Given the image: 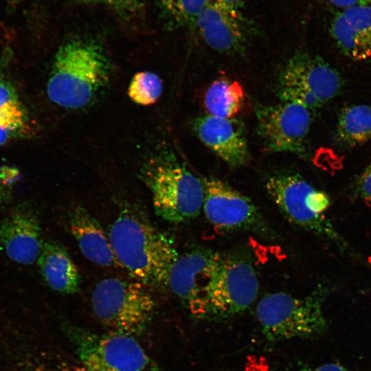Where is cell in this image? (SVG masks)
Returning <instances> with one entry per match:
<instances>
[{"mask_svg":"<svg viewBox=\"0 0 371 371\" xmlns=\"http://www.w3.org/2000/svg\"><path fill=\"white\" fill-rule=\"evenodd\" d=\"M23 104L13 84L0 75V111Z\"/></svg>","mask_w":371,"mask_h":371,"instance_id":"cell-25","label":"cell"},{"mask_svg":"<svg viewBox=\"0 0 371 371\" xmlns=\"http://www.w3.org/2000/svg\"><path fill=\"white\" fill-rule=\"evenodd\" d=\"M109 238L120 267L146 286L167 289L171 268L180 253L168 237L142 217L122 213Z\"/></svg>","mask_w":371,"mask_h":371,"instance_id":"cell-2","label":"cell"},{"mask_svg":"<svg viewBox=\"0 0 371 371\" xmlns=\"http://www.w3.org/2000/svg\"><path fill=\"white\" fill-rule=\"evenodd\" d=\"M43 243L39 220L25 204L14 207L0 223V245L16 263L33 264L38 260Z\"/></svg>","mask_w":371,"mask_h":371,"instance_id":"cell-13","label":"cell"},{"mask_svg":"<svg viewBox=\"0 0 371 371\" xmlns=\"http://www.w3.org/2000/svg\"><path fill=\"white\" fill-rule=\"evenodd\" d=\"M32 125L23 104L0 111V146L29 136Z\"/></svg>","mask_w":371,"mask_h":371,"instance_id":"cell-21","label":"cell"},{"mask_svg":"<svg viewBox=\"0 0 371 371\" xmlns=\"http://www.w3.org/2000/svg\"><path fill=\"white\" fill-rule=\"evenodd\" d=\"M343 85L338 71L323 58L298 51L280 72L277 90L283 102H297L311 110L336 97Z\"/></svg>","mask_w":371,"mask_h":371,"instance_id":"cell-8","label":"cell"},{"mask_svg":"<svg viewBox=\"0 0 371 371\" xmlns=\"http://www.w3.org/2000/svg\"><path fill=\"white\" fill-rule=\"evenodd\" d=\"M69 227L81 252L89 260L102 267L120 266L109 236L85 208L74 207L70 214Z\"/></svg>","mask_w":371,"mask_h":371,"instance_id":"cell-16","label":"cell"},{"mask_svg":"<svg viewBox=\"0 0 371 371\" xmlns=\"http://www.w3.org/2000/svg\"><path fill=\"white\" fill-rule=\"evenodd\" d=\"M110 60L102 46L91 38H73L58 48L47 85L49 99L66 109L89 105L108 85Z\"/></svg>","mask_w":371,"mask_h":371,"instance_id":"cell-1","label":"cell"},{"mask_svg":"<svg viewBox=\"0 0 371 371\" xmlns=\"http://www.w3.org/2000/svg\"><path fill=\"white\" fill-rule=\"evenodd\" d=\"M329 31L337 46L355 61L371 58V3L337 11Z\"/></svg>","mask_w":371,"mask_h":371,"instance_id":"cell-15","label":"cell"},{"mask_svg":"<svg viewBox=\"0 0 371 371\" xmlns=\"http://www.w3.org/2000/svg\"><path fill=\"white\" fill-rule=\"evenodd\" d=\"M193 129L200 140L229 165L240 166L248 161L247 139L239 121L206 115L194 120Z\"/></svg>","mask_w":371,"mask_h":371,"instance_id":"cell-14","label":"cell"},{"mask_svg":"<svg viewBox=\"0 0 371 371\" xmlns=\"http://www.w3.org/2000/svg\"><path fill=\"white\" fill-rule=\"evenodd\" d=\"M37 262L42 277L51 289L64 294L79 291V271L63 246L54 241L44 242Z\"/></svg>","mask_w":371,"mask_h":371,"instance_id":"cell-17","label":"cell"},{"mask_svg":"<svg viewBox=\"0 0 371 371\" xmlns=\"http://www.w3.org/2000/svg\"><path fill=\"white\" fill-rule=\"evenodd\" d=\"M329 293V288L320 286L304 297L284 292L265 295L256 308V319L265 339L277 342L324 333L327 322L322 308Z\"/></svg>","mask_w":371,"mask_h":371,"instance_id":"cell-4","label":"cell"},{"mask_svg":"<svg viewBox=\"0 0 371 371\" xmlns=\"http://www.w3.org/2000/svg\"><path fill=\"white\" fill-rule=\"evenodd\" d=\"M352 190L355 198L371 205V163L356 178Z\"/></svg>","mask_w":371,"mask_h":371,"instance_id":"cell-24","label":"cell"},{"mask_svg":"<svg viewBox=\"0 0 371 371\" xmlns=\"http://www.w3.org/2000/svg\"><path fill=\"white\" fill-rule=\"evenodd\" d=\"M229 8L240 12L247 0H212Z\"/></svg>","mask_w":371,"mask_h":371,"instance_id":"cell-28","label":"cell"},{"mask_svg":"<svg viewBox=\"0 0 371 371\" xmlns=\"http://www.w3.org/2000/svg\"><path fill=\"white\" fill-rule=\"evenodd\" d=\"M210 0H155L165 25L170 30L193 29L195 21Z\"/></svg>","mask_w":371,"mask_h":371,"instance_id":"cell-20","label":"cell"},{"mask_svg":"<svg viewBox=\"0 0 371 371\" xmlns=\"http://www.w3.org/2000/svg\"><path fill=\"white\" fill-rule=\"evenodd\" d=\"M146 285L138 281L108 278L91 294L93 311L111 333L135 336L143 332L153 316L155 303Z\"/></svg>","mask_w":371,"mask_h":371,"instance_id":"cell-6","label":"cell"},{"mask_svg":"<svg viewBox=\"0 0 371 371\" xmlns=\"http://www.w3.org/2000/svg\"><path fill=\"white\" fill-rule=\"evenodd\" d=\"M71 337L87 371H165L133 336L73 329Z\"/></svg>","mask_w":371,"mask_h":371,"instance_id":"cell-9","label":"cell"},{"mask_svg":"<svg viewBox=\"0 0 371 371\" xmlns=\"http://www.w3.org/2000/svg\"><path fill=\"white\" fill-rule=\"evenodd\" d=\"M256 271L245 260L221 256L203 295V318L223 319L246 310L257 297Z\"/></svg>","mask_w":371,"mask_h":371,"instance_id":"cell-7","label":"cell"},{"mask_svg":"<svg viewBox=\"0 0 371 371\" xmlns=\"http://www.w3.org/2000/svg\"><path fill=\"white\" fill-rule=\"evenodd\" d=\"M140 177L150 192L155 213L163 219L185 222L203 209L202 180L173 157L161 153L150 157L141 168Z\"/></svg>","mask_w":371,"mask_h":371,"instance_id":"cell-3","label":"cell"},{"mask_svg":"<svg viewBox=\"0 0 371 371\" xmlns=\"http://www.w3.org/2000/svg\"><path fill=\"white\" fill-rule=\"evenodd\" d=\"M258 133L267 150L303 154L311 123V110L294 102L257 109Z\"/></svg>","mask_w":371,"mask_h":371,"instance_id":"cell-11","label":"cell"},{"mask_svg":"<svg viewBox=\"0 0 371 371\" xmlns=\"http://www.w3.org/2000/svg\"><path fill=\"white\" fill-rule=\"evenodd\" d=\"M336 139L348 147L371 139V106L352 104L343 108L338 116Z\"/></svg>","mask_w":371,"mask_h":371,"instance_id":"cell-19","label":"cell"},{"mask_svg":"<svg viewBox=\"0 0 371 371\" xmlns=\"http://www.w3.org/2000/svg\"><path fill=\"white\" fill-rule=\"evenodd\" d=\"M283 371V370H281ZM284 371H348L344 366L339 363H326L318 366H311L305 364L298 365L292 369H286Z\"/></svg>","mask_w":371,"mask_h":371,"instance_id":"cell-26","label":"cell"},{"mask_svg":"<svg viewBox=\"0 0 371 371\" xmlns=\"http://www.w3.org/2000/svg\"><path fill=\"white\" fill-rule=\"evenodd\" d=\"M193 29L217 52L235 54L245 51L247 30L240 12L210 0L198 15Z\"/></svg>","mask_w":371,"mask_h":371,"instance_id":"cell-12","label":"cell"},{"mask_svg":"<svg viewBox=\"0 0 371 371\" xmlns=\"http://www.w3.org/2000/svg\"><path fill=\"white\" fill-rule=\"evenodd\" d=\"M273 201L291 223L346 248L348 245L326 217L331 201L329 196L298 174L270 177L265 184Z\"/></svg>","mask_w":371,"mask_h":371,"instance_id":"cell-5","label":"cell"},{"mask_svg":"<svg viewBox=\"0 0 371 371\" xmlns=\"http://www.w3.org/2000/svg\"><path fill=\"white\" fill-rule=\"evenodd\" d=\"M163 89L161 79L150 71L135 74L129 85L128 95L135 103L150 105L160 97Z\"/></svg>","mask_w":371,"mask_h":371,"instance_id":"cell-22","label":"cell"},{"mask_svg":"<svg viewBox=\"0 0 371 371\" xmlns=\"http://www.w3.org/2000/svg\"><path fill=\"white\" fill-rule=\"evenodd\" d=\"M202 182V210L207 221L216 228L225 231L266 229L260 212L249 197L214 177H205Z\"/></svg>","mask_w":371,"mask_h":371,"instance_id":"cell-10","label":"cell"},{"mask_svg":"<svg viewBox=\"0 0 371 371\" xmlns=\"http://www.w3.org/2000/svg\"><path fill=\"white\" fill-rule=\"evenodd\" d=\"M245 93L237 81L221 78L214 81L204 97L207 115L233 118L243 108Z\"/></svg>","mask_w":371,"mask_h":371,"instance_id":"cell-18","label":"cell"},{"mask_svg":"<svg viewBox=\"0 0 371 371\" xmlns=\"http://www.w3.org/2000/svg\"><path fill=\"white\" fill-rule=\"evenodd\" d=\"M20 178L18 168L7 165L0 166V205L10 201Z\"/></svg>","mask_w":371,"mask_h":371,"instance_id":"cell-23","label":"cell"},{"mask_svg":"<svg viewBox=\"0 0 371 371\" xmlns=\"http://www.w3.org/2000/svg\"><path fill=\"white\" fill-rule=\"evenodd\" d=\"M336 12L356 5L370 3L371 0H328Z\"/></svg>","mask_w":371,"mask_h":371,"instance_id":"cell-27","label":"cell"}]
</instances>
